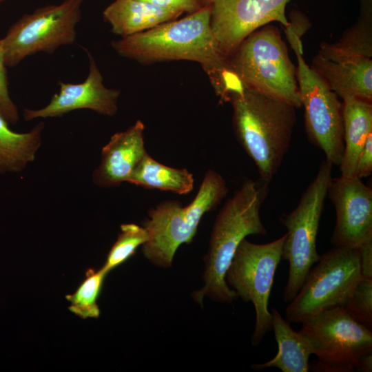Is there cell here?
<instances>
[{
  "mask_svg": "<svg viewBox=\"0 0 372 372\" xmlns=\"http://www.w3.org/2000/svg\"><path fill=\"white\" fill-rule=\"evenodd\" d=\"M121 56L143 64L186 60L200 63L221 101L228 102L242 85L230 70L211 27V7L206 5L185 17L112 41Z\"/></svg>",
  "mask_w": 372,
  "mask_h": 372,
  "instance_id": "1",
  "label": "cell"
},
{
  "mask_svg": "<svg viewBox=\"0 0 372 372\" xmlns=\"http://www.w3.org/2000/svg\"><path fill=\"white\" fill-rule=\"evenodd\" d=\"M229 102L236 139L254 162L262 182L269 184L289 149L296 107L244 85Z\"/></svg>",
  "mask_w": 372,
  "mask_h": 372,
  "instance_id": "2",
  "label": "cell"
},
{
  "mask_svg": "<svg viewBox=\"0 0 372 372\" xmlns=\"http://www.w3.org/2000/svg\"><path fill=\"white\" fill-rule=\"evenodd\" d=\"M267 185L251 179L244 180L218 212L205 257L204 286L192 294L198 303H202L205 296L227 303L238 298L227 285L225 275L242 240L249 235L267 234L260 211Z\"/></svg>",
  "mask_w": 372,
  "mask_h": 372,
  "instance_id": "3",
  "label": "cell"
},
{
  "mask_svg": "<svg viewBox=\"0 0 372 372\" xmlns=\"http://www.w3.org/2000/svg\"><path fill=\"white\" fill-rule=\"evenodd\" d=\"M227 192L223 176L208 169L187 206L178 200H165L151 209L143 225L149 236L143 245L146 258L160 267L171 266L179 246L193 240L204 214L214 209Z\"/></svg>",
  "mask_w": 372,
  "mask_h": 372,
  "instance_id": "4",
  "label": "cell"
},
{
  "mask_svg": "<svg viewBox=\"0 0 372 372\" xmlns=\"http://www.w3.org/2000/svg\"><path fill=\"white\" fill-rule=\"evenodd\" d=\"M227 60L245 87L301 107L296 68L276 27L255 30Z\"/></svg>",
  "mask_w": 372,
  "mask_h": 372,
  "instance_id": "5",
  "label": "cell"
},
{
  "mask_svg": "<svg viewBox=\"0 0 372 372\" xmlns=\"http://www.w3.org/2000/svg\"><path fill=\"white\" fill-rule=\"evenodd\" d=\"M333 165L327 159L320 163L314 179L304 190L295 209L282 215L280 223L286 227L282 259L289 265L284 290V300L293 299L304 283L313 265L320 256L316 238L327 190L332 178Z\"/></svg>",
  "mask_w": 372,
  "mask_h": 372,
  "instance_id": "6",
  "label": "cell"
},
{
  "mask_svg": "<svg viewBox=\"0 0 372 372\" xmlns=\"http://www.w3.org/2000/svg\"><path fill=\"white\" fill-rule=\"evenodd\" d=\"M362 18L335 43H323L311 68L342 99L372 101L371 10L362 7Z\"/></svg>",
  "mask_w": 372,
  "mask_h": 372,
  "instance_id": "7",
  "label": "cell"
},
{
  "mask_svg": "<svg viewBox=\"0 0 372 372\" xmlns=\"http://www.w3.org/2000/svg\"><path fill=\"white\" fill-rule=\"evenodd\" d=\"M299 333L318 361L312 371L351 372L372 353V331L355 320L343 307L322 311L302 322Z\"/></svg>",
  "mask_w": 372,
  "mask_h": 372,
  "instance_id": "8",
  "label": "cell"
},
{
  "mask_svg": "<svg viewBox=\"0 0 372 372\" xmlns=\"http://www.w3.org/2000/svg\"><path fill=\"white\" fill-rule=\"evenodd\" d=\"M362 278L359 249L335 247L320 256L286 307L289 322H300L327 309L344 307Z\"/></svg>",
  "mask_w": 372,
  "mask_h": 372,
  "instance_id": "9",
  "label": "cell"
},
{
  "mask_svg": "<svg viewBox=\"0 0 372 372\" xmlns=\"http://www.w3.org/2000/svg\"><path fill=\"white\" fill-rule=\"evenodd\" d=\"M288 40L297 57L296 76L308 138L324 152L325 159L339 166L344 149L343 104L337 94L306 63L300 37L293 34Z\"/></svg>",
  "mask_w": 372,
  "mask_h": 372,
  "instance_id": "10",
  "label": "cell"
},
{
  "mask_svg": "<svg viewBox=\"0 0 372 372\" xmlns=\"http://www.w3.org/2000/svg\"><path fill=\"white\" fill-rule=\"evenodd\" d=\"M84 0H64L23 14L0 39L6 67L17 65L27 56L43 52L52 54L76 39Z\"/></svg>",
  "mask_w": 372,
  "mask_h": 372,
  "instance_id": "11",
  "label": "cell"
},
{
  "mask_svg": "<svg viewBox=\"0 0 372 372\" xmlns=\"http://www.w3.org/2000/svg\"><path fill=\"white\" fill-rule=\"evenodd\" d=\"M285 234L265 244L243 239L227 271L225 281L245 302H251L256 311V323L251 337L258 345L272 329V316L268 304L277 267L282 260Z\"/></svg>",
  "mask_w": 372,
  "mask_h": 372,
  "instance_id": "12",
  "label": "cell"
},
{
  "mask_svg": "<svg viewBox=\"0 0 372 372\" xmlns=\"http://www.w3.org/2000/svg\"><path fill=\"white\" fill-rule=\"evenodd\" d=\"M289 0H207L211 27L219 48L227 59L240 43L259 28L278 21L289 23L285 8Z\"/></svg>",
  "mask_w": 372,
  "mask_h": 372,
  "instance_id": "13",
  "label": "cell"
},
{
  "mask_svg": "<svg viewBox=\"0 0 372 372\" xmlns=\"http://www.w3.org/2000/svg\"><path fill=\"white\" fill-rule=\"evenodd\" d=\"M327 197L335 210L330 238L335 247L359 249L372 240V189L362 179L340 175L332 178Z\"/></svg>",
  "mask_w": 372,
  "mask_h": 372,
  "instance_id": "14",
  "label": "cell"
},
{
  "mask_svg": "<svg viewBox=\"0 0 372 372\" xmlns=\"http://www.w3.org/2000/svg\"><path fill=\"white\" fill-rule=\"evenodd\" d=\"M89 59V73L80 83L59 81V91L49 103L40 109H24L23 118L32 121L37 118L61 117L76 110L88 109L105 116H114L117 110L120 90L110 89L103 84V76L91 53L85 48Z\"/></svg>",
  "mask_w": 372,
  "mask_h": 372,
  "instance_id": "15",
  "label": "cell"
},
{
  "mask_svg": "<svg viewBox=\"0 0 372 372\" xmlns=\"http://www.w3.org/2000/svg\"><path fill=\"white\" fill-rule=\"evenodd\" d=\"M143 123L138 120L123 132H116L102 148L101 161L92 175L94 183L100 187L119 186L130 175L147 154L145 148Z\"/></svg>",
  "mask_w": 372,
  "mask_h": 372,
  "instance_id": "16",
  "label": "cell"
},
{
  "mask_svg": "<svg viewBox=\"0 0 372 372\" xmlns=\"http://www.w3.org/2000/svg\"><path fill=\"white\" fill-rule=\"evenodd\" d=\"M183 13L141 0H115L103 10V17L114 34L125 37L176 19Z\"/></svg>",
  "mask_w": 372,
  "mask_h": 372,
  "instance_id": "17",
  "label": "cell"
},
{
  "mask_svg": "<svg viewBox=\"0 0 372 372\" xmlns=\"http://www.w3.org/2000/svg\"><path fill=\"white\" fill-rule=\"evenodd\" d=\"M342 100L344 149L339 166L340 175L353 176L360 151L372 135V104L354 97Z\"/></svg>",
  "mask_w": 372,
  "mask_h": 372,
  "instance_id": "18",
  "label": "cell"
},
{
  "mask_svg": "<svg viewBox=\"0 0 372 372\" xmlns=\"http://www.w3.org/2000/svg\"><path fill=\"white\" fill-rule=\"evenodd\" d=\"M272 329L278 344L276 355L267 362L256 364V370L276 367L282 372H307L309 359L311 355L310 347L305 338L294 331L274 308L271 309Z\"/></svg>",
  "mask_w": 372,
  "mask_h": 372,
  "instance_id": "19",
  "label": "cell"
},
{
  "mask_svg": "<svg viewBox=\"0 0 372 372\" xmlns=\"http://www.w3.org/2000/svg\"><path fill=\"white\" fill-rule=\"evenodd\" d=\"M44 122L41 121L30 132L18 133L9 127V123L0 113V173L19 172L33 161L41 144Z\"/></svg>",
  "mask_w": 372,
  "mask_h": 372,
  "instance_id": "20",
  "label": "cell"
},
{
  "mask_svg": "<svg viewBox=\"0 0 372 372\" xmlns=\"http://www.w3.org/2000/svg\"><path fill=\"white\" fill-rule=\"evenodd\" d=\"M127 182L147 189L187 194L193 190L194 179L187 169L165 165L147 154Z\"/></svg>",
  "mask_w": 372,
  "mask_h": 372,
  "instance_id": "21",
  "label": "cell"
},
{
  "mask_svg": "<svg viewBox=\"0 0 372 372\" xmlns=\"http://www.w3.org/2000/svg\"><path fill=\"white\" fill-rule=\"evenodd\" d=\"M106 273L103 268L98 271L90 269L76 291L65 296L70 302L69 310L82 319L97 318L100 310L97 299L102 289Z\"/></svg>",
  "mask_w": 372,
  "mask_h": 372,
  "instance_id": "22",
  "label": "cell"
},
{
  "mask_svg": "<svg viewBox=\"0 0 372 372\" xmlns=\"http://www.w3.org/2000/svg\"><path fill=\"white\" fill-rule=\"evenodd\" d=\"M149 239L148 233L144 227L133 223L121 225V232L110 249L103 269L108 273L123 263L143 245Z\"/></svg>",
  "mask_w": 372,
  "mask_h": 372,
  "instance_id": "23",
  "label": "cell"
},
{
  "mask_svg": "<svg viewBox=\"0 0 372 372\" xmlns=\"http://www.w3.org/2000/svg\"><path fill=\"white\" fill-rule=\"evenodd\" d=\"M350 316L367 329H372V278L362 276L344 307Z\"/></svg>",
  "mask_w": 372,
  "mask_h": 372,
  "instance_id": "24",
  "label": "cell"
},
{
  "mask_svg": "<svg viewBox=\"0 0 372 372\" xmlns=\"http://www.w3.org/2000/svg\"><path fill=\"white\" fill-rule=\"evenodd\" d=\"M8 79L0 41V113L6 121L12 125L19 121V112L12 100L8 89Z\"/></svg>",
  "mask_w": 372,
  "mask_h": 372,
  "instance_id": "25",
  "label": "cell"
},
{
  "mask_svg": "<svg viewBox=\"0 0 372 372\" xmlns=\"http://www.w3.org/2000/svg\"><path fill=\"white\" fill-rule=\"evenodd\" d=\"M154 5L169 9H175L183 12L192 13L206 5L207 0H141Z\"/></svg>",
  "mask_w": 372,
  "mask_h": 372,
  "instance_id": "26",
  "label": "cell"
},
{
  "mask_svg": "<svg viewBox=\"0 0 372 372\" xmlns=\"http://www.w3.org/2000/svg\"><path fill=\"white\" fill-rule=\"evenodd\" d=\"M372 172V135L365 141L358 156L354 176L362 179Z\"/></svg>",
  "mask_w": 372,
  "mask_h": 372,
  "instance_id": "27",
  "label": "cell"
},
{
  "mask_svg": "<svg viewBox=\"0 0 372 372\" xmlns=\"http://www.w3.org/2000/svg\"><path fill=\"white\" fill-rule=\"evenodd\" d=\"M358 249L362 276L372 278V240L363 244Z\"/></svg>",
  "mask_w": 372,
  "mask_h": 372,
  "instance_id": "28",
  "label": "cell"
},
{
  "mask_svg": "<svg viewBox=\"0 0 372 372\" xmlns=\"http://www.w3.org/2000/svg\"><path fill=\"white\" fill-rule=\"evenodd\" d=\"M356 371L364 372L372 371V353L364 355L361 359Z\"/></svg>",
  "mask_w": 372,
  "mask_h": 372,
  "instance_id": "29",
  "label": "cell"
},
{
  "mask_svg": "<svg viewBox=\"0 0 372 372\" xmlns=\"http://www.w3.org/2000/svg\"><path fill=\"white\" fill-rule=\"evenodd\" d=\"M4 0H0V2L3 1Z\"/></svg>",
  "mask_w": 372,
  "mask_h": 372,
  "instance_id": "30",
  "label": "cell"
}]
</instances>
